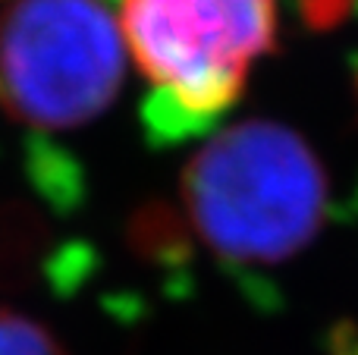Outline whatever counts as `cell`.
<instances>
[{"mask_svg": "<svg viewBox=\"0 0 358 355\" xmlns=\"http://www.w3.org/2000/svg\"><path fill=\"white\" fill-rule=\"evenodd\" d=\"M182 198L195 233L220 261L273 268L317 236L327 214V176L292 129L248 119L192 157Z\"/></svg>", "mask_w": 358, "mask_h": 355, "instance_id": "cell-1", "label": "cell"}, {"mask_svg": "<svg viewBox=\"0 0 358 355\" xmlns=\"http://www.w3.org/2000/svg\"><path fill=\"white\" fill-rule=\"evenodd\" d=\"M0 355H69L50 327L0 308Z\"/></svg>", "mask_w": 358, "mask_h": 355, "instance_id": "cell-6", "label": "cell"}, {"mask_svg": "<svg viewBox=\"0 0 358 355\" xmlns=\"http://www.w3.org/2000/svg\"><path fill=\"white\" fill-rule=\"evenodd\" d=\"M120 35L148 82L151 142L204 136L242 98L248 69L273 48L277 0H117Z\"/></svg>", "mask_w": 358, "mask_h": 355, "instance_id": "cell-2", "label": "cell"}, {"mask_svg": "<svg viewBox=\"0 0 358 355\" xmlns=\"http://www.w3.org/2000/svg\"><path fill=\"white\" fill-rule=\"evenodd\" d=\"M129 245L151 264H176L185 252L182 217L164 201H148L129 220Z\"/></svg>", "mask_w": 358, "mask_h": 355, "instance_id": "cell-5", "label": "cell"}, {"mask_svg": "<svg viewBox=\"0 0 358 355\" xmlns=\"http://www.w3.org/2000/svg\"><path fill=\"white\" fill-rule=\"evenodd\" d=\"M54 236L31 205L13 198L0 205V289L31 287L50 268Z\"/></svg>", "mask_w": 358, "mask_h": 355, "instance_id": "cell-4", "label": "cell"}, {"mask_svg": "<svg viewBox=\"0 0 358 355\" xmlns=\"http://www.w3.org/2000/svg\"><path fill=\"white\" fill-rule=\"evenodd\" d=\"M123 73V35L98 0H16L0 13V107L31 129L92 123Z\"/></svg>", "mask_w": 358, "mask_h": 355, "instance_id": "cell-3", "label": "cell"}]
</instances>
